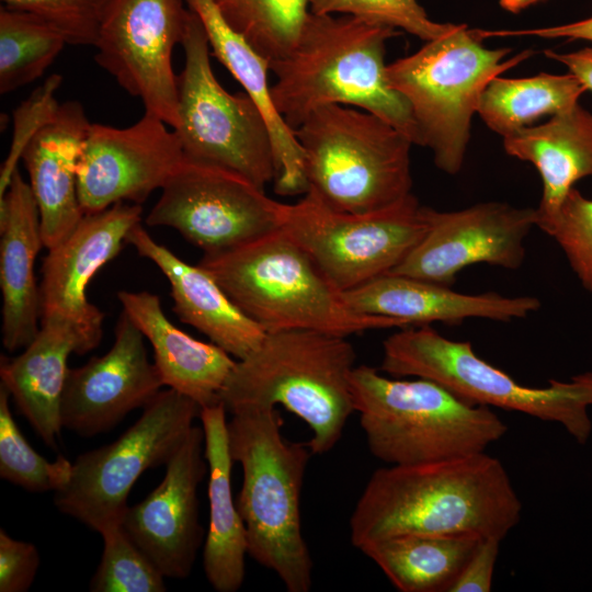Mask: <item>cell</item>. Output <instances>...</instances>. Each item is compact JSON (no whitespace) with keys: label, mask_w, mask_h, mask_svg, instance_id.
Masks as SVG:
<instances>
[{"label":"cell","mask_w":592,"mask_h":592,"mask_svg":"<svg viewBox=\"0 0 592 592\" xmlns=\"http://www.w3.org/2000/svg\"><path fill=\"white\" fill-rule=\"evenodd\" d=\"M521 500L501 460L486 452L378 468L350 519L356 548L398 535H474L502 540L520 522Z\"/></svg>","instance_id":"1"},{"label":"cell","mask_w":592,"mask_h":592,"mask_svg":"<svg viewBox=\"0 0 592 592\" xmlns=\"http://www.w3.org/2000/svg\"><path fill=\"white\" fill-rule=\"evenodd\" d=\"M396 35L395 29L352 15L309 11L294 48L270 62L276 110L295 129L318 107L351 105L379 116L421 146L409 103L386 77V42Z\"/></svg>","instance_id":"2"},{"label":"cell","mask_w":592,"mask_h":592,"mask_svg":"<svg viewBox=\"0 0 592 592\" xmlns=\"http://www.w3.org/2000/svg\"><path fill=\"white\" fill-rule=\"evenodd\" d=\"M346 338L305 329L266 333L237 360L219 402L231 414L281 405L308 424L312 454L329 452L355 411L351 374L356 353Z\"/></svg>","instance_id":"3"},{"label":"cell","mask_w":592,"mask_h":592,"mask_svg":"<svg viewBox=\"0 0 592 592\" xmlns=\"http://www.w3.org/2000/svg\"><path fill=\"white\" fill-rule=\"evenodd\" d=\"M198 265L266 333L305 329L349 337L410 327L399 319L353 310L281 228L238 248L204 254Z\"/></svg>","instance_id":"4"},{"label":"cell","mask_w":592,"mask_h":592,"mask_svg":"<svg viewBox=\"0 0 592 592\" xmlns=\"http://www.w3.org/2000/svg\"><path fill=\"white\" fill-rule=\"evenodd\" d=\"M282 424L276 408L232 414L229 449L243 474L236 504L248 554L272 570L288 592H308L312 559L301 532L299 503L312 453L307 443L285 440Z\"/></svg>","instance_id":"5"},{"label":"cell","mask_w":592,"mask_h":592,"mask_svg":"<svg viewBox=\"0 0 592 592\" xmlns=\"http://www.w3.org/2000/svg\"><path fill=\"white\" fill-rule=\"evenodd\" d=\"M355 411L374 457L391 466L482 453L508 432L489 407L422 377L389 378L368 365L351 374Z\"/></svg>","instance_id":"6"},{"label":"cell","mask_w":592,"mask_h":592,"mask_svg":"<svg viewBox=\"0 0 592 592\" xmlns=\"http://www.w3.org/2000/svg\"><path fill=\"white\" fill-rule=\"evenodd\" d=\"M482 42L479 30L453 24L386 67L390 87L410 105L421 146L431 149L435 166L447 174L464 164L471 118L488 83L533 55L526 49L505 59L510 48H488Z\"/></svg>","instance_id":"7"},{"label":"cell","mask_w":592,"mask_h":592,"mask_svg":"<svg viewBox=\"0 0 592 592\" xmlns=\"http://www.w3.org/2000/svg\"><path fill=\"white\" fill-rule=\"evenodd\" d=\"M380 369L434 380L463 400L560 424L584 445L592 433V372L543 387L526 386L478 356L469 341L447 339L429 325L400 328L383 342Z\"/></svg>","instance_id":"8"},{"label":"cell","mask_w":592,"mask_h":592,"mask_svg":"<svg viewBox=\"0 0 592 592\" xmlns=\"http://www.w3.org/2000/svg\"><path fill=\"white\" fill-rule=\"evenodd\" d=\"M308 190L331 207L369 213L409 196L412 141L379 116L358 107H318L294 129Z\"/></svg>","instance_id":"9"},{"label":"cell","mask_w":592,"mask_h":592,"mask_svg":"<svg viewBox=\"0 0 592 592\" xmlns=\"http://www.w3.org/2000/svg\"><path fill=\"white\" fill-rule=\"evenodd\" d=\"M431 209L410 194L384 209L343 212L309 189L282 203L281 229L345 293L392 271L428 232Z\"/></svg>","instance_id":"10"},{"label":"cell","mask_w":592,"mask_h":592,"mask_svg":"<svg viewBox=\"0 0 592 592\" xmlns=\"http://www.w3.org/2000/svg\"><path fill=\"white\" fill-rule=\"evenodd\" d=\"M181 45L185 64L178 75L179 125L173 130L184 156L239 173L264 189L276 178L264 116L244 91L232 94L220 86L205 29L192 10Z\"/></svg>","instance_id":"11"},{"label":"cell","mask_w":592,"mask_h":592,"mask_svg":"<svg viewBox=\"0 0 592 592\" xmlns=\"http://www.w3.org/2000/svg\"><path fill=\"white\" fill-rule=\"evenodd\" d=\"M201 410L172 388L160 390L116 441L77 457L69 482L55 492L56 508L99 533L122 524L134 483L147 469L167 465Z\"/></svg>","instance_id":"12"},{"label":"cell","mask_w":592,"mask_h":592,"mask_svg":"<svg viewBox=\"0 0 592 592\" xmlns=\"http://www.w3.org/2000/svg\"><path fill=\"white\" fill-rule=\"evenodd\" d=\"M281 207L239 173L184 156L145 223L173 228L204 254H213L280 229Z\"/></svg>","instance_id":"13"},{"label":"cell","mask_w":592,"mask_h":592,"mask_svg":"<svg viewBox=\"0 0 592 592\" xmlns=\"http://www.w3.org/2000/svg\"><path fill=\"white\" fill-rule=\"evenodd\" d=\"M184 0H111L94 47L98 65L145 112L175 129L179 125L178 75L172 53L181 44L191 13Z\"/></svg>","instance_id":"14"},{"label":"cell","mask_w":592,"mask_h":592,"mask_svg":"<svg viewBox=\"0 0 592 592\" xmlns=\"http://www.w3.org/2000/svg\"><path fill=\"white\" fill-rule=\"evenodd\" d=\"M167 126L148 112L125 128L90 124L77 168L84 215L126 201L140 204L162 189L184 158L175 132Z\"/></svg>","instance_id":"15"},{"label":"cell","mask_w":592,"mask_h":592,"mask_svg":"<svg viewBox=\"0 0 592 592\" xmlns=\"http://www.w3.org/2000/svg\"><path fill=\"white\" fill-rule=\"evenodd\" d=\"M533 227L536 208L502 202L479 203L455 212L432 208L428 232L388 274L451 286L471 264L517 270Z\"/></svg>","instance_id":"16"},{"label":"cell","mask_w":592,"mask_h":592,"mask_svg":"<svg viewBox=\"0 0 592 592\" xmlns=\"http://www.w3.org/2000/svg\"><path fill=\"white\" fill-rule=\"evenodd\" d=\"M141 213L140 204L122 202L87 214L43 260L41 320L59 318L75 326L90 351L101 342L104 314L88 300L87 287L119 254Z\"/></svg>","instance_id":"17"},{"label":"cell","mask_w":592,"mask_h":592,"mask_svg":"<svg viewBox=\"0 0 592 592\" xmlns=\"http://www.w3.org/2000/svg\"><path fill=\"white\" fill-rule=\"evenodd\" d=\"M208 471L204 431L193 425L159 486L128 506L122 526L166 578L190 576L203 539L197 488Z\"/></svg>","instance_id":"18"},{"label":"cell","mask_w":592,"mask_h":592,"mask_svg":"<svg viewBox=\"0 0 592 592\" xmlns=\"http://www.w3.org/2000/svg\"><path fill=\"white\" fill-rule=\"evenodd\" d=\"M114 334L104 355L69 367L67 373L60 422L82 437L111 430L132 410L144 408L163 386L157 366L148 358L144 334L125 311Z\"/></svg>","instance_id":"19"},{"label":"cell","mask_w":592,"mask_h":592,"mask_svg":"<svg viewBox=\"0 0 592 592\" xmlns=\"http://www.w3.org/2000/svg\"><path fill=\"white\" fill-rule=\"evenodd\" d=\"M90 124L80 102H64L23 150L21 159L30 177L47 250L62 242L84 216L78 197L77 168Z\"/></svg>","instance_id":"20"},{"label":"cell","mask_w":592,"mask_h":592,"mask_svg":"<svg viewBox=\"0 0 592 592\" xmlns=\"http://www.w3.org/2000/svg\"><path fill=\"white\" fill-rule=\"evenodd\" d=\"M342 296L357 312L399 319L409 326L458 325L469 318L510 322L542 306L533 296L463 294L449 286L396 274L379 276Z\"/></svg>","instance_id":"21"},{"label":"cell","mask_w":592,"mask_h":592,"mask_svg":"<svg viewBox=\"0 0 592 592\" xmlns=\"http://www.w3.org/2000/svg\"><path fill=\"white\" fill-rule=\"evenodd\" d=\"M0 288L2 344L9 352L26 348L41 327V296L35 260L44 247L38 207L16 169L0 198Z\"/></svg>","instance_id":"22"},{"label":"cell","mask_w":592,"mask_h":592,"mask_svg":"<svg viewBox=\"0 0 592 592\" xmlns=\"http://www.w3.org/2000/svg\"><path fill=\"white\" fill-rule=\"evenodd\" d=\"M125 243L157 265L170 284L173 311L184 323L237 360L246 357L266 332L250 319L202 266L180 259L157 242L141 224L135 225Z\"/></svg>","instance_id":"23"},{"label":"cell","mask_w":592,"mask_h":592,"mask_svg":"<svg viewBox=\"0 0 592 592\" xmlns=\"http://www.w3.org/2000/svg\"><path fill=\"white\" fill-rule=\"evenodd\" d=\"M123 311L149 341L163 386L202 408L219 402V392L237 361L213 342L185 333L166 316L158 295L141 291L117 293Z\"/></svg>","instance_id":"24"},{"label":"cell","mask_w":592,"mask_h":592,"mask_svg":"<svg viewBox=\"0 0 592 592\" xmlns=\"http://www.w3.org/2000/svg\"><path fill=\"white\" fill-rule=\"evenodd\" d=\"M90 352L77 328L59 318L41 320L33 341L12 358L1 355V384L16 408L50 448L62 429L60 401L71 353Z\"/></svg>","instance_id":"25"},{"label":"cell","mask_w":592,"mask_h":592,"mask_svg":"<svg viewBox=\"0 0 592 592\" xmlns=\"http://www.w3.org/2000/svg\"><path fill=\"white\" fill-rule=\"evenodd\" d=\"M184 1L202 21L212 54L242 86L264 116L274 150L275 193L283 196L305 194L308 182L303 150L294 129L274 105L269 84V60L227 23L214 0Z\"/></svg>","instance_id":"26"},{"label":"cell","mask_w":592,"mask_h":592,"mask_svg":"<svg viewBox=\"0 0 592 592\" xmlns=\"http://www.w3.org/2000/svg\"><path fill=\"white\" fill-rule=\"evenodd\" d=\"M225 407H203L204 455L208 466L209 525L203 566L206 579L218 592H236L244 580L248 540L244 523L231 492L234 459L229 449Z\"/></svg>","instance_id":"27"},{"label":"cell","mask_w":592,"mask_h":592,"mask_svg":"<svg viewBox=\"0 0 592 592\" xmlns=\"http://www.w3.org/2000/svg\"><path fill=\"white\" fill-rule=\"evenodd\" d=\"M503 147L508 155L532 163L540 175L537 226L557 213L577 181L592 177V113L577 103L544 124L503 137Z\"/></svg>","instance_id":"28"},{"label":"cell","mask_w":592,"mask_h":592,"mask_svg":"<svg viewBox=\"0 0 592 592\" xmlns=\"http://www.w3.org/2000/svg\"><path fill=\"white\" fill-rule=\"evenodd\" d=\"M482 537L398 535L360 550L400 592H449Z\"/></svg>","instance_id":"29"},{"label":"cell","mask_w":592,"mask_h":592,"mask_svg":"<svg viewBox=\"0 0 592 592\" xmlns=\"http://www.w3.org/2000/svg\"><path fill=\"white\" fill-rule=\"evenodd\" d=\"M588 91L573 73L542 72L526 78H493L477 113L494 133L505 137L544 115H555L579 103Z\"/></svg>","instance_id":"30"},{"label":"cell","mask_w":592,"mask_h":592,"mask_svg":"<svg viewBox=\"0 0 592 592\" xmlns=\"http://www.w3.org/2000/svg\"><path fill=\"white\" fill-rule=\"evenodd\" d=\"M65 44L62 34L41 18L1 7L0 93H10L42 77Z\"/></svg>","instance_id":"31"},{"label":"cell","mask_w":592,"mask_h":592,"mask_svg":"<svg viewBox=\"0 0 592 592\" xmlns=\"http://www.w3.org/2000/svg\"><path fill=\"white\" fill-rule=\"evenodd\" d=\"M227 23L269 64L296 45L309 0H214Z\"/></svg>","instance_id":"32"},{"label":"cell","mask_w":592,"mask_h":592,"mask_svg":"<svg viewBox=\"0 0 592 592\" xmlns=\"http://www.w3.org/2000/svg\"><path fill=\"white\" fill-rule=\"evenodd\" d=\"M9 390L0 385V477L30 492L58 491L70 480L72 463L64 456L49 462L27 443L9 405Z\"/></svg>","instance_id":"33"},{"label":"cell","mask_w":592,"mask_h":592,"mask_svg":"<svg viewBox=\"0 0 592 592\" xmlns=\"http://www.w3.org/2000/svg\"><path fill=\"white\" fill-rule=\"evenodd\" d=\"M103 553L91 592H163L164 576L127 535L122 524L100 533Z\"/></svg>","instance_id":"34"},{"label":"cell","mask_w":592,"mask_h":592,"mask_svg":"<svg viewBox=\"0 0 592 592\" xmlns=\"http://www.w3.org/2000/svg\"><path fill=\"white\" fill-rule=\"evenodd\" d=\"M309 11L344 13L369 24L401 29L426 42L442 36L453 26L429 19L417 0H309Z\"/></svg>","instance_id":"35"},{"label":"cell","mask_w":592,"mask_h":592,"mask_svg":"<svg viewBox=\"0 0 592 592\" xmlns=\"http://www.w3.org/2000/svg\"><path fill=\"white\" fill-rule=\"evenodd\" d=\"M536 227L558 243L581 285L592 292V200L572 187L557 213Z\"/></svg>","instance_id":"36"},{"label":"cell","mask_w":592,"mask_h":592,"mask_svg":"<svg viewBox=\"0 0 592 592\" xmlns=\"http://www.w3.org/2000/svg\"><path fill=\"white\" fill-rule=\"evenodd\" d=\"M4 7L32 13L62 34L67 44H96L111 0H1Z\"/></svg>","instance_id":"37"},{"label":"cell","mask_w":592,"mask_h":592,"mask_svg":"<svg viewBox=\"0 0 592 592\" xmlns=\"http://www.w3.org/2000/svg\"><path fill=\"white\" fill-rule=\"evenodd\" d=\"M59 75H52L41 87L35 89L14 112V133L11 149L0 172V198L10 186L18 161L33 135L47 122L60 105L55 92L61 84Z\"/></svg>","instance_id":"38"},{"label":"cell","mask_w":592,"mask_h":592,"mask_svg":"<svg viewBox=\"0 0 592 592\" xmlns=\"http://www.w3.org/2000/svg\"><path fill=\"white\" fill-rule=\"evenodd\" d=\"M39 567V553L29 542L11 537L0 528V592H25Z\"/></svg>","instance_id":"39"},{"label":"cell","mask_w":592,"mask_h":592,"mask_svg":"<svg viewBox=\"0 0 592 592\" xmlns=\"http://www.w3.org/2000/svg\"><path fill=\"white\" fill-rule=\"evenodd\" d=\"M501 540L482 537L449 592H490Z\"/></svg>","instance_id":"40"},{"label":"cell","mask_w":592,"mask_h":592,"mask_svg":"<svg viewBox=\"0 0 592 592\" xmlns=\"http://www.w3.org/2000/svg\"><path fill=\"white\" fill-rule=\"evenodd\" d=\"M481 36L488 38L490 36H521L531 35L543 38H567V39H583L592 42V16L562 25L548 27L517 30V31H481Z\"/></svg>","instance_id":"41"},{"label":"cell","mask_w":592,"mask_h":592,"mask_svg":"<svg viewBox=\"0 0 592 592\" xmlns=\"http://www.w3.org/2000/svg\"><path fill=\"white\" fill-rule=\"evenodd\" d=\"M544 54L547 58L563 64L569 72L580 79L587 90L592 91V47L571 53L546 49Z\"/></svg>","instance_id":"42"},{"label":"cell","mask_w":592,"mask_h":592,"mask_svg":"<svg viewBox=\"0 0 592 592\" xmlns=\"http://www.w3.org/2000/svg\"><path fill=\"white\" fill-rule=\"evenodd\" d=\"M540 0H499L502 9L511 13H519Z\"/></svg>","instance_id":"43"}]
</instances>
